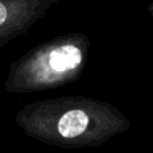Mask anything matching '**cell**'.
Listing matches in <instances>:
<instances>
[{
  "mask_svg": "<svg viewBox=\"0 0 153 153\" xmlns=\"http://www.w3.org/2000/svg\"><path fill=\"white\" fill-rule=\"evenodd\" d=\"M35 141L63 149L97 146L120 128L113 106L90 97H56L30 102L13 117Z\"/></svg>",
  "mask_w": 153,
  "mask_h": 153,
  "instance_id": "6da1fadb",
  "label": "cell"
},
{
  "mask_svg": "<svg viewBox=\"0 0 153 153\" xmlns=\"http://www.w3.org/2000/svg\"><path fill=\"white\" fill-rule=\"evenodd\" d=\"M89 38L81 32L59 35L30 48L10 65L3 82L8 94H31L63 87L82 75Z\"/></svg>",
  "mask_w": 153,
  "mask_h": 153,
  "instance_id": "7a4b0ae2",
  "label": "cell"
},
{
  "mask_svg": "<svg viewBox=\"0 0 153 153\" xmlns=\"http://www.w3.org/2000/svg\"><path fill=\"white\" fill-rule=\"evenodd\" d=\"M59 0H0V50L23 36Z\"/></svg>",
  "mask_w": 153,
  "mask_h": 153,
  "instance_id": "3957f363",
  "label": "cell"
}]
</instances>
